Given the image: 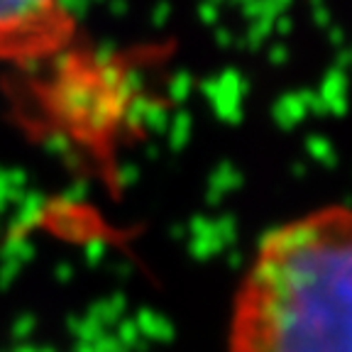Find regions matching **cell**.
Returning a JSON list of instances; mask_svg holds the SVG:
<instances>
[{"mask_svg": "<svg viewBox=\"0 0 352 352\" xmlns=\"http://www.w3.org/2000/svg\"><path fill=\"white\" fill-rule=\"evenodd\" d=\"M228 352H352V208L264 232L232 296Z\"/></svg>", "mask_w": 352, "mask_h": 352, "instance_id": "1", "label": "cell"}, {"mask_svg": "<svg viewBox=\"0 0 352 352\" xmlns=\"http://www.w3.org/2000/svg\"><path fill=\"white\" fill-rule=\"evenodd\" d=\"M76 20L66 0H0V64L28 69L72 44Z\"/></svg>", "mask_w": 352, "mask_h": 352, "instance_id": "2", "label": "cell"}]
</instances>
